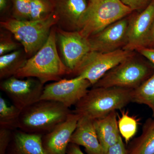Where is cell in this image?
Instances as JSON below:
<instances>
[{"label": "cell", "mask_w": 154, "mask_h": 154, "mask_svg": "<svg viewBox=\"0 0 154 154\" xmlns=\"http://www.w3.org/2000/svg\"><path fill=\"white\" fill-rule=\"evenodd\" d=\"M14 131L0 128V154H7L13 137Z\"/></svg>", "instance_id": "cell-26"}, {"label": "cell", "mask_w": 154, "mask_h": 154, "mask_svg": "<svg viewBox=\"0 0 154 154\" xmlns=\"http://www.w3.org/2000/svg\"><path fill=\"white\" fill-rule=\"evenodd\" d=\"M149 45L154 46V22L152 26L151 30L149 36L147 46H149Z\"/></svg>", "instance_id": "cell-31"}, {"label": "cell", "mask_w": 154, "mask_h": 154, "mask_svg": "<svg viewBox=\"0 0 154 154\" xmlns=\"http://www.w3.org/2000/svg\"><path fill=\"white\" fill-rule=\"evenodd\" d=\"M54 13L51 0H30V20L45 19Z\"/></svg>", "instance_id": "cell-23"}, {"label": "cell", "mask_w": 154, "mask_h": 154, "mask_svg": "<svg viewBox=\"0 0 154 154\" xmlns=\"http://www.w3.org/2000/svg\"><path fill=\"white\" fill-rule=\"evenodd\" d=\"M132 91L115 87H94L75 105L72 111L94 120L103 118L131 102Z\"/></svg>", "instance_id": "cell-2"}, {"label": "cell", "mask_w": 154, "mask_h": 154, "mask_svg": "<svg viewBox=\"0 0 154 154\" xmlns=\"http://www.w3.org/2000/svg\"><path fill=\"white\" fill-rule=\"evenodd\" d=\"M132 12L119 0H89L79 31L88 38Z\"/></svg>", "instance_id": "cell-5"}, {"label": "cell", "mask_w": 154, "mask_h": 154, "mask_svg": "<svg viewBox=\"0 0 154 154\" xmlns=\"http://www.w3.org/2000/svg\"><path fill=\"white\" fill-rule=\"evenodd\" d=\"M42 136L19 129L14 131L6 154H49L42 145Z\"/></svg>", "instance_id": "cell-16"}, {"label": "cell", "mask_w": 154, "mask_h": 154, "mask_svg": "<svg viewBox=\"0 0 154 154\" xmlns=\"http://www.w3.org/2000/svg\"><path fill=\"white\" fill-rule=\"evenodd\" d=\"M71 74L60 57L57 48L56 28H53L47 41L37 52L28 58L25 65L15 75L19 79L34 78L42 84L57 82Z\"/></svg>", "instance_id": "cell-1"}, {"label": "cell", "mask_w": 154, "mask_h": 154, "mask_svg": "<svg viewBox=\"0 0 154 154\" xmlns=\"http://www.w3.org/2000/svg\"><path fill=\"white\" fill-rule=\"evenodd\" d=\"M12 15L19 20H30V0H11Z\"/></svg>", "instance_id": "cell-24"}, {"label": "cell", "mask_w": 154, "mask_h": 154, "mask_svg": "<svg viewBox=\"0 0 154 154\" xmlns=\"http://www.w3.org/2000/svg\"><path fill=\"white\" fill-rule=\"evenodd\" d=\"M58 17L59 28L79 31L80 22L88 8L87 0H51Z\"/></svg>", "instance_id": "cell-14"}, {"label": "cell", "mask_w": 154, "mask_h": 154, "mask_svg": "<svg viewBox=\"0 0 154 154\" xmlns=\"http://www.w3.org/2000/svg\"><path fill=\"white\" fill-rule=\"evenodd\" d=\"M44 86L36 78L13 76L2 80L0 89L7 95L12 105L22 110L40 100Z\"/></svg>", "instance_id": "cell-8"}, {"label": "cell", "mask_w": 154, "mask_h": 154, "mask_svg": "<svg viewBox=\"0 0 154 154\" xmlns=\"http://www.w3.org/2000/svg\"><path fill=\"white\" fill-rule=\"evenodd\" d=\"M22 110L14 105H8L6 100L0 97V128L15 131L18 129Z\"/></svg>", "instance_id": "cell-21"}, {"label": "cell", "mask_w": 154, "mask_h": 154, "mask_svg": "<svg viewBox=\"0 0 154 154\" xmlns=\"http://www.w3.org/2000/svg\"><path fill=\"white\" fill-rule=\"evenodd\" d=\"M118 125L120 134L128 144L137 132L138 120L126 111H122Z\"/></svg>", "instance_id": "cell-22"}, {"label": "cell", "mask_w": 154, "mask_h": 154, "mask_svg": "<svg viewBox=\"0 0 154 154\" xmlns=\"http://www.w3.org/2000/svg\"><path fill=\"white\" fill-rule=\"evenodd\" d=\"M66 154H85L83 152L80 146L70 143L68 146Z\"/></svg>", "instance_id": "cell-30"}, {"label": "cell", "mask_w": 154, "mask_h": 154, "mask_svg": "<svg viewBox=\"0 0 154 154\" xmlns=\"http://www.w3.org/2000/svg\"><path fill=\"white\" fill-rule=\"evenodd\" d=\"M150 122L151 125L153 127H154V119L153 120H150Z\"/></svg>", "instance_id": "cell-33"}, {"label": "cell", "mask_w": 154, "mask_h": 154, "mask_svg": "<svg viewBox=\"0 0 154 154\" xmlns=\"http://www.w3.org/2000/svg\"><path fill=\"white\" fill-rule=\"evenodd\" d=\"M8 5V0H0V11L1 14L7 10Z\"/></svg>", "instance_id": "cell-32"}, {"label": "cell", "mask_w": 154, "mask_h": 154, "mask_svg": "<svg viewBox=\"0 0 154 154\" xmlns=\"http://www.w3.org/2000/svg\"><path fill=\"white\" fill-rule=\"evenodd\" d=\"M132 11L143 10L151 0H119Z\"/></svg>", "instance_id": "cell-27"}, {"label": "cell", "mask_w": 154, "mask_h": 154, "mask_svg": "<svg viewBox=\"0 0 154 154\" xmlns=\"http://www.w3.org/2000/svg\"><path fill=\"white\" fill-rule=\"evenodd\" d=\"M132 56V51L123 48L107 53L91 51L72 74L88 80L93 86L107 72Z\"/></svg>", "instance_id": "cell-6"}, {"label": "cell", "mask_w": 154, "mask_h": 154, "mask_svg": "<svg viewBox=\"0 0 154 154\" xmlns=\"http://www.w3.org/2000/svg\"><path fill=\"white\" fill-rule=\"evenodd\" d=\"M91 86L88 80L79 76L61 79L45 86L40 100L59 102L69 108L86 95Z\"/></svg>", "instance_id": "cell-9"}, {"label": "cell", "mask_w": 154, "mask_h": 154, "mask_svg": "<svg viewBox=\"0 0 154 154\" xmlns=\"http://www.w3.org/2000/svg\"><path fill=\"white\" fill-rule=\"evenodd\" d=\"M56 38L63 61L72 74L92 51L89 39L79 31H67L60 28H56Z\"/></svg>", "instance_id": "cell-10"}, {"label": "cell", "mask_w": 154, "mask_h": 154, "mask_svg": "<svg viewBox=\"0 0 154 154\" xmlns=\"http://www.w3.org/2000/svg\"><path fill=\"white\" fill-rule=\"evenodd\" d=\"M24 49H18L0 57V79L3 80L15 76L28 60Z\"/></svg>", "instance_id": "cell-18"}, {"label": "cell", "mask_w": 154, "mask_h": 154, "mask_svg": "<svg viewBox=\"0 0 154 154\" xmlns=\"http://www.w3.org/2000/svg\"><path fill=\"white\" fill-rule=\"evenodd\" d=\"M149 72L146 64L130 58L107 72L93 87L134 90L149 78Z\"/></svg>", "instance_id": "cell-7"}, {"label": "cell", "mask_w": 154, "mask_h": 154, "mask_svg": "<svg viewBox=\"0 0 154 154\" xmlns=\"http://www.w3.org/2000/svg\"><path fill=\"white\" fill-rule=\"evenodd\" d=\"M128 143L126 154H154V127L150 121L144 125L141 134Z\"/></svg>", "instance_id": "cell-19"}, {"label": "cell", "mask_w": 154, "mask_h": 154, "mask_svg": "<svg viewBox=\"0 0 154 154\" xmlns=\"http://www.w3.org/2000/svg\"><path fill=\"white\" fill-rule=\"evenodd\" d=\"M154 22V0H151L142 12L129 20L126 44L122 48L133 51L146 47Z\"/></svg>", "instance_id": "cell-11"}, {"label": "cell", "mask_w": 154, "mask_h": 154, "mask_svg": "<svg viewBox=\"0 0 154 154\" xmlns=\"http://www.w3.org/2000/svg\"><path fill=\"white\" fill-rule=\"evenodd\" d=\"M80 118V116L72 111L64 121L42 136V145L48 154H66L71 138Z\"/></svg>", "instance_id": "cell-13"}, {"label": "cell", "mask_w": 154, "mask_h": 154, "mask_svg": "<svg viewBox=\"0 0 154 154\" xmlns=\"http://www.w3.org/2000/svg\"><path fill=\"white\" fill-rule=\"evenodd\" d=\"M131 102L146 105L154 117V72L135 89L132 90Z\"/></svg>", "instance_id": "cell-20"}, {"label": "cell", "mask_w": 154, "mask_h": 154, "mask_svg": "<svg viewBox=\"0 0 154 154\" xmlns=\"http://www.w3.org/2000/svg\"><path fill=\"white\" fill-rule=\"evenodd\" d=\"M1 33L0 35V55L7 54L18 50L19 45L12 39L11 33Z\"/></svg>", "instance_id": "cell-25"}, {"label": "cell", "mask_w": 154, "mask_h": 154, "mask_svg": "<svg viewBox=\"0 0 154 154\" xmlns=\"http://www.w3.org/2000/svg\"><path fill=\"white\" fill-rule=\"evenodd\" d=\"M55 13L36 21L19 20L11 18L1 21L2 28L9 31L23 46L28 56H32L47 41L51 30L58 23Z\"/></svg>", "instance_id": "cell-4"}, {"label": "cell", "mask_w": 154, "mask_h": 154, "mask_svg": "<svg viewBox=\"0 0 154 154\" xmlns=\"http://www.w3.org/2000/svg\"><path fill=\"white\" fill-rule=\"evenodd\" d=\"M129 20H118L88 38L91 49L103 53L121 49L126 44Z\"/></svg>", "instance_id": "cell-12"}, {"label": "cell", "mask_w": 154, "mask_h": 154, "mask_svg": "<svg viewBox=\"0 0 154 154\" xmlns=\"http://www.w3.org/2000/svg\"><path fill=\"white\" fill-rule=\"evenodd\" d=\"M137 51L140 53L143 56L148 60L154 66V48H150L144 47L138 50Z\"/></svg>", "instance_id": "cell-29"}, {"label": "cell", "mask_w": 154, "mask_h": 154, "mask_svg": "<svg viewBox=\"0 0 154 154\" xmlns=\"http://www.w3.org/2000/svg\"><path fill=\"white\" fill-rule=\"evenodd\" d=\"M72 112L59 102L40 100L22 110L18 129L43 135L64 121Z\"/></svg>", "instance_id": "cell-3"}, {"label": "cell", "mask_w": 154, "mask_h": 154, "mask_svg": "<svg viewBox=\"0 0 154 154\" xmlns=\"http://www.w3.org/2000/svg\"><path fill=\"white\" fill-rule=\"evenodd\" d=\"M126 148L122 137L115 144L107 149L105 154H126Z\"/></svg>", "instance_id": "cell-28"}, {"label": "cell", "mask_w": 154, "mask_h": 154, "mask_svg": "<svg viewBox=\"0 0 154 154\" xmlns=\"http://www.w3.org/2000/svg\"><path fill=\"white\" fill-rule=\"evenodd\" d=\"M116 111L94 120V125L100 144L105 154L107 149L122 137L119 129Z\"/></svg>", "instance_id": "cell-17"}, {"label": "cell", "mask_w": 154, "mask_h": 154, "mask_svg": "<svg viewBox=\"0 0 154 154\" xmlns=\"http://www.w3.org/2000/svg\"><path fill=\"white\" fill-rule=\"evenodd\" d=\"M70 143L82 146L87 154H105L96 133L94 120L80 116Z\"/></svg>", "instance_id": "cell-15"}]
</instances>
